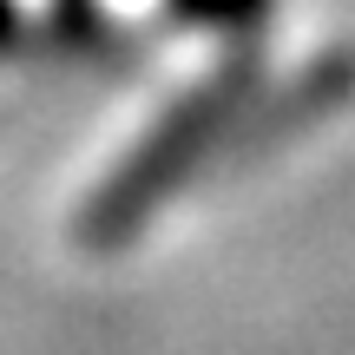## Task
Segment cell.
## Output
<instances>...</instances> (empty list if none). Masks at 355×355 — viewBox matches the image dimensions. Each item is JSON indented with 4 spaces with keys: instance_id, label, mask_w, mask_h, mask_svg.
Wrapping results in <instances>:
<instances>
[{
    "instance_id": "obj_1",
    "label": "cell",
    "mask_w": 355,
    "mask_h": 355,
    "mask_svg": "<svg viewBox=\"0 0 355 355\" xmlns=\"http://www.w3.org/2000/svg\"><path fill=\"white\" fill-rule=\"evenodd\" d=\"M243 79H250V66L230 60V66H217L204 86H191L184 99L112 165V178L86 198V211H79V243L112 250V243L139 237L158 204L204 165V152H211V139L224 132V119L243 105Z\"/></svg>"
},
{
    "instance_id": "obj_2",
    "label": "cell",
    "mask_w": 355,
    "mask_h": 355,
    "mask_svg": "<svg viewBox=\"0 0 355 355\" xmlns=\"http://www.w3.org/2000/svg\"><path fill=\"white\" fill-rule=\"evenodd\" d=\"M184 13H198V20H250L263 0H178Z\"/></svg>"
}]
</instances>
